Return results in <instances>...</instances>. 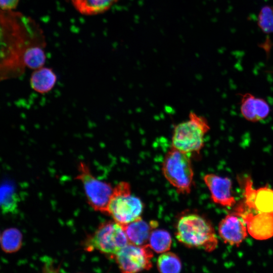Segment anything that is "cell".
Listing matches in <instances>:
<instances>
[{
	"instance_id": "2",
	"label": "cell",
	"mask_w": 273,
	"mask_h": 273,
	"mask_svg": "<svg viewBox=\"0 0 273 273\" xmlns=\"http://www.w3.org/2000/svg\"><path fill=\"white\" fill-rule=\"evenodd\" d=\"M176 238L188 247L200 248L207 252L216 249L218 239L211 222L195 213L182 216L176 226Z\"/></svg>"
},
{
	"instance_id": "14",
	"label": "cell",
	"mask_w": 273,
	"mask_h": 273,
	"mask_svg": "<svg viewBox=\"0 0 273 273\" xmlns=\"http://www.w3.org/2000/svg\"><path fill=\"white\" fill-rule=\"evenodd\" d=\"M156 223H148L141 217L127 224L122 225L129 243L142 246L148 242L150 234Z\"/></svg>"
},
{
	"instance_id": "20",
	"label": "cell",
	"mask_w": 273,
	"mask_h": 273,
	"mask_svg": "<svg viewBox=\"0 0 273 273\" xmlns=\"http://www.w3.org/2000/svg\"><path fill=\"white\" fill-rule=\"evenodd\" d=\"M159 271L163 273H176L180 271L182 264L179 257L175 253L167 251L161 253L157 261Z\"/></svg>"
},
{
	"instance_id": "24",
	"label": "cell",
	"mask_w": 273,
	"mask_h": 273,
	"mask_svg": "<svg viewBox=\"0 0 273 273\" xmlns=\"http://www.w3.org/2000/svg\"><path fill=\"white\" fill-rule=\"evenodd\" d=\"M1 236H0V240H1Z\"/></svg>"
},
{
	"instance_id": "1",
	"label": "cell",
	"mask_w": 273,
	"mask_h": 273,
	"mask_svg": "<svg viewBox=\"0 0 273 273\" xmlns=\"http://www.w3.org/2000/svg\"><path fill=\"white\" fill-rule=\"evenodd\" d=\"M40 32L30 18L13 10L0 9V81L23 74L27 49L43 44Z\"/></svg>"
},
{
	"instance_id": "4",
	"label": "cell",
	"mask_w": 273,
	"mask_h": 273,
	"mask_svg": "<svg viewBox=\"0 0 273 273\" xmlns=\"http://www.w3.org/2000/svg\"><path fill=\"white\" fill-rule=\"evenodd\" d=\"M129 243L122 225L113 220L100 224L96 231L83 242L87 252L98 251L114 259L115 255Z\"/></svg>"
},
{
	"instance_id": "22",
	"label": "cell",
	"mask_w": 273,
	"mask_h": 273,
	"mask_svg": "<svg viewBox=\"0 0 273 273\" xmlns=\"http://www.w3.org/2000/svg\"><path fill=\"white\" fill-rule=\"evenodd\" d=\"M19 0H0V9L13 10L16 8Z\"/></svg>"
},
{
	"instance_id": "9",
	"label": "cell",
	"mask_w": 273,
	"mask_h": 273,
	"mask_svg": "<svg viewBox=\"0 0 273 273\" xmlns=\"http://www.w3.org/2000/svg\"><path fill=\"white\" fill-rule=\"evenodd\" d=\"M237 212L246 223L249 234L258 240H267L273 236V213L258 212L256 214L245 212L240 205Z\"/></svg>"
},
{
	"instance_id": "12",
	"label": "cell",
	"mask_w": 273,
	"mask_h": 273,
	"mask_svg": "<svg viewBox=\"0 0 273 273\" xmlns=\"http://www.w3.org/2000/svg\"><path fill=\"white\" fill-rule=\"evenodd\" d=\"M204 181L214 203L225 207H231L236 203L232 194V183L229 178L209 173L204 175Z\"/></svg>"
},
{
	"instance_id": "23",
	"label": "cell",
	"mask_w": 273,
	"mask_h": 273,
	"mask_svg": "<svg viewBox=\"0 0 273 273\" xmlns=\"http://www.w3.org/2000/svg\"><path fill=\"white\" fill-rule=\"evenodd\" d=\"M271 71L273 73V70H271Z\"/></svg>"
},
{
	"instance_id": "7",
	"label": "cell",
	"mask_w": 273,
	"mask_h": 273,
	"mask_svg": "<svg viewBox=\"0 0 273 273\" xmlns=\"http://www.w3.org/2000/svg\"><path fill=\"white\" fill-rule=\"evenodd\" d=\"M78 171L75 179L82 184L88 204L94 210L106 214L113 188L110 184L97 179L84 162H79Z\"/></svg>"
},
{
	"instance_id": "19",
	"label": "cell",
	"mask_w": 273,
	"mask_h": 273,
	"mask_svg": "<svg viewBox=\"0 0 273 273\" xmlns=\"http://www.w3.org/2000/svg\"><path fill=\"white\" fill-rule=\"evenodd\" d=\"M46 60V56L43 45H34L28 48L23 58L25 66L36 70L43 66Z\"/></svg>"
},
{
	"instance_id": "21",
	"label": "cell",
	"mask_w": 273,
	"mask_h": 273,
	"mask_svg": "<svg viewBox=\"0 0 273 273\" xmlns=\"http://www.w3.org/2000/svg\"><path fill=\"white\" fill-rule=\"evenodd\" d=\"M258 24L265 33L273 32V8L270 6L263 7L258 15Z\"/></svg>"
},
{
	"instance_id": "6",
	"label": "cell",
	"mask_w": 273,
	"mask_h": 273,
	"mask_svg": "<svg viewBox=\"0 0 273 273\" xmlns=\"http://www.w3.org/2000/svg\"><path fill=\"white\" fill-rule=\"evenodd\" d=\"M162 171L165 178L178 192H190L194 177L190 155L171 147L164 156Z\"/></svg>"
},
{
	"instance_id": "16",
	"label": "cell",
	"mask_w": 273,
	"mask_h": 273,
	"mask_svg": "<svg viewBox=\"0 0 273 273\" xmlns=\"http://www.w3.org/2000/svg\"><path fill=\"white\" fill-rule=\"evenodd\" d=\"M80 14L86 16L101 14L108 11L119 0H68Z\"/></svg>"
},
{
	"instance_id": "11",
	"label": "cell",
	"mask_w": 273,
	"mask_h": 273,
	"mask_svg": "<svg viewBox=\"0 0 273 273\" xmlns=\"http://www.w3.org/2000/svg\"><path fill=\"white\" fill-rule=\"evenodd\" d=\"M246 223L242 217L234 212L226 215L218 224V234L223 242L239 246L247 236Z\"/></svg>"
},
{
	"instance_id": "3",
	"label": "cell",
	"mask_w": 273,
	"mask_h": 273,
	"mask_svg": "<svg viewBox=\"0 0 273 273\" xmlns=\"http://www.w3.org/2000/svg\"><path fill=\"white\" fill-rule=\"evenodd\" d=\"M210 129L204 116L191 112L189 119L174 127L171 147L190 156L199 154L205 145V135Z\"/></svg>"
},
{
	"instance_id": "18",
	"label": "cell",
	"mask_w": 273,
	"mask_h": 273,
	"mask_svg": "<svg viewBox=\"0 0 273 273\" xmlns=\"http://www.w3.org/2000/svg\"><path fill=\"white\" fill-rule=\"evenodd\" d=\"M152 250L157 253L168 251L172 239L170 234L164 230H153L148 243Z\"/></svg>"
},
{
	"instance_id": "5",
	"label": "cell",
	"mask_w": 273,
	"mask_h": 273,
	"mask_svg": "<svg viewBox=\"0 0 273 273\" xmlns=\"http://www.w3.org/2000/svg\"><path fill=\"white\" fill-rule=\"evenodd\" d=\"M143 208L141 199L131 195L130 185L121 181L113 188L106 214L117 222L124 225L141 217Z\"/></svg>"
},
{
	"instance_id": "8",
	"label": "cell",
	"mask_w": 273,
	"mask_h": 273,
	"mask_svg": "<svg viewBox=\"0 0 273 273\" xmlns=\"http://www.w3.org/2000/svg\"><path fill=\"white\" fill-rule=\"evenodd\" d=\"M153 257V250L148 244L139 246L128 243L114 259L122 272L133 273L150 269Z\"/></svg>"
},
{
	"instance_id": "17",
	"label": "cell",
	"mask_w": 273,
	"mask_h": 273,
	"mask_svg": "<svg viewBox=\"0 0 273 273\" xmlns=\"http://www.w3.org/2000/svg\"><path fill=\"white\" fill-rule=\"evenodd\" d=\"M22 234L18 229L11 228L5 230L1 237L2 249L8 253L18 251L22 247Z\"/></svg>"
},
{
	"instance_id": "13",
	"label": "cell",
	"mask_w": 273,
	"mask_h": 273,
	"mask_svg": "<svg viewBox=\"0 0 273 273\" xmlns=\"http://www.w3.org/2000/svg\"><path fill=\"white\" fill-rule=\"evenodd\" d=\"M241 95V113L245 119L255 122L265 119L268 115L269 106L265 100L256 98L250 93Z\"/></svg>"
},
{
	"instance_id": "10",
	"label": "cell",
	"mask_w": 273,
	"mask_h": 273,
	"mask_svg": "<svg viewBox=\"0 0 273 273\" xmlns=\"http://www.w3.org/2000/svg\"><path fill=\"white\" fill-rule=\"evenodd\" d=\"M244 180L245 206L257 212L273 213V190L267 187L254 189L249 176Z\"/></svg>"
},
{
	"instance_id": "15",
	"label": "cell",
	"mask_w": 273,
	"mask_h": 273,
	"mask_svg": "<svg viewBox=\"0 0 273 273\" xmlns=\"http://www.w3.org/2000/svg\"><path fill=\"white\" fill-rule=\"evenodd\" d=\"M57 80V76L53 70L43 66L33 72L30 83L34 91L43 94L50 92L54 87Z\"/></svg>"
}]
</instances>
